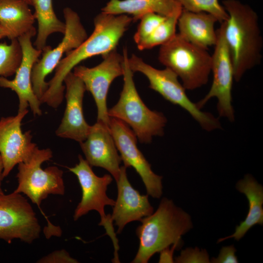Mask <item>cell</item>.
Wrapping results in <instances>:
<instances>
[{
  "label": "cell",
  "instance_id": "cell-1",
  "mask_svg": "<svg viewBox=\"0 0 263 263\" xmlns=\"http://www.w3.org/2000/svg\"><path fill=\"white\" fill-rule=\"evenodd\" d=\"M133 21L125 14L113 15L101 12L94 19L92 34L77 48L66 54L55 68L53 78L40 99L53 108L61 104L64 94L63 82L66 76L81 62L92 56H103L116 49L121 38Z\"/></svg>",
  "mask_w": 263,
  "mask_h": 263
},
{
  "label": "cell",
  "instance_id": "cell-2",
  "mask_svg": "<svg viewBox=\"0 0 263 263\" xmlns=\"http://www.w3.org/2000/svg\"><path fill=\"white\" fill-rule=\"evenodd\" d=\"M228 15L223 22L224 36L233 69L234 80L239 81L248 70L260 63L263 38L257 13L237 0H225Z\"/></svg>",
  "mask_w": 263,
  "mask_h": 263
},
{
  "label": "cell",
  "instance_id": "cell-3",
  "mask_svg": "<svg viewBox=\"0 0 263 263\" xmlns=\"http://www.w3.org/2000/svg\"><path fill=\"white\" fill-rule=\"evenodd\" d=\"M140 222L136 229L139 247L132 263H147L162 249L174 244H182V236L193 227L190 215L166 197L154 213Z\"/></svg>",
  "mask_w": 263,
  "mask_h": 263
},
{
  "label": "cell",
  "instance_id": "cell-4",
  "mask_svg": "<svg viewBox=\"0 0 263 263\" xmlns=\"http://www.w3.org/2000/svg\"><path fill=\"white\" fill-rule=\"evenodd\" d=\"M123 89L108 115L131 127L141 143H149L153 137L163 135L167 120L162 113L150 110L143 102L135 86L126 48H123Z\"/></svg>",
  "mask_w": 263,
  "mask_h": 263
},
{
  "label": "cell",
  "instance_id": "cell-5",
  "mask_svg": "<svg viewBox=\"0 0 263 263\" xmlns=\"http://www.w3.org/2000/svg\"><path fill=\"white\" fill-rule=\"evenodd\" d=\"M159 61L179 77L186 90L206 85L211 72V56L207 50L195 45L176 34L160 46Z\"/></svg>",
  "mask_w": 263,
  "mask_h": 263
},
{
  "label": "cell",
  "instance_id": "cell-6",
  "mask_svg": "<svg viewBox=\"0 0 263 263\" xmlns=\"http://www.w3.org/2000/svg\"><path fill=\"white\" fill-rule=\"evenodd\" d=\"M132 71L143 74L148 79L149 87L159 93L166 100L178 105L188 112L205 130L210 132L221 128L219 119L209 113L203 112L191 101L186 89L178 79V76L170 69H156L145 62L134 54L129 57Z\"/></svg>",
  "mask_w": 263,
  "mask_h": 263
},
{
  "label": "cell",
  "instance_id": "cell-7",
  "mask_svg": "<svg viewBox=\"0 0 263 263\" xmlns=\"http://www.w3.org/2000/svg\"><path fill=\"white\" fill-rule=\"evenodd\" d=\"M52 156L50 149L37 147L29 160L18 164V185L14 191L26 195L38 207L49 195H63L65 193L62 170L56 166L44 169L41 168L42 163Z\"/></svg>",
  "mask_w": 263,
  "mask_h": 263
},
{
  "label": "cell",
  "instance_id": "cell-8",
  "mask_svg": "<svg viewBox=\"0 0 263 263\" xmlns=\"http://www.w3.org/2000/svg\"><path fill=\"white\" fill-rule=\"evenodd\" d=\"M78 163L74 167L68 168L76 176L82 190L81 199L75 209L74 220H77L91 210L97 211L101 219L99 225L104 227L107 234L112 240L114 255H117L119 246L113 222L110 214L107 215L105 212L106 206L113 207L115 204L114 200L110 198L106 193L108 186L113 181L112 176L107 174L99 177L81 155H78Z\"/></svg>",
  "mask_w": 263,
  "mask_h": 263
},
{
  "label": "cell",
  "instance_id": "cell-9",
  "mask_svg": "<svg viewBox=\"0 0 263 263\" xmlns=\"http://www.w3.org/2000/svg\"><path fill=\"white\" fill-rule=\"evenodd\" d=\"M63 15L66 29L62 40L54 48L46 46L42 50L41 58L32 69V88L39 100L48 88V82L45 81L47 75L55 69L64 53L77 48L88 37L77 13L66 7L63 9Z\"/></svg>",
  "mask_w": 263,
  "mask_h": 263
},
{
  "label": "cell",
  "instance_id": "cell-10",
  "mask_svg": "<svg viewBox=\"0 0 263 263\" xmlns=\"http://www.w3.org/2000/svg\"><path fill=\"white\" fill-rule=\"evenodd\" d=\"M41 226L31 205L20 193L0 195V239L28 244L39 237Z\"/></svg>",
  "mask_w": 263,
  "mask_h": 263
},
{
  "label": "cell",
  "instance_id": "cell-11",
  "mask_svg": "<svg viewBox=\"0 0 263 263\" xmlns=\"http://www.w3.org/2000/svg\"><path fill=\"white\" fill-rule=\"evenodd\" d=\"M217 33V40L211 56L212 85L207 94L196 103L202 109L210 99L216 98L219 116L232 122L235 120L231 94L234 79L231 56L224 36L223 22L221 23Z\"/></svg>",
  "mask_w": 263,
  "mask_h": 263
},
{
  "label": "cell",
  "instance_id": "cell-12",
  "mask_svg": "<svg viewBox=\"0 0 263 263\" xmlns=\"http://www.w3.org/2000/svg\"><path fill=\"white\" fill-rule=\"evenodd\" d=\"M102 61L89 68L77 65L74 74L83 82L86 90L92 94L97 110V121L109 126L110 117L107 107V97L111 84L117 77L123 75V55L116 49L102 56Z\"/></svg>",
  "mask_w": 263,
  "mask_h": 263
},
{
  "label": "cell",
  "instance_id": "cell-13",
  "mask_svg": "<svg viewBox=\"0 0 263 263\" xmlns=\"http://www.w3.org/2000/svg\"><path fill=\"white\" fill-rule=\"evenodd\" d=\"M109 128L124 166L133 168L140 176L148 195L160 198L163 193L162 176L155 174L137 146L136 136L123 121L110 117Z\"/></svg>",
  "mask_w": 263,
  "mask_h": 263
},
{
  "label": "cell",
  "instance_id": "cell-14",
  "mask_svg": "<svg viewBox=\"0 0 263 263\" xmlns=\"http://www.w3.org/2000/svg\"><path fill=\"white\" fill-rule=\"evenodd\" d=\"M28 113L26 109L17 115L2 117L0 119V155L3 170L2 176H7L15 166L27 161L38 147L32 142L30 131L23 132L21 121Z\"/></svg>",
  "mask_w": 263,
  "mask_h": 263
},
{
  "label": "cell",
  "instance_id": "cell-15",
  "mask_svg": "<svg viewBox=\"0 0 263 263\" xmlns=\"http://www.w3.org/2000/svg\"><path fill=\"white\" fill-rule=\"evenodd\" d=\"M35 35L28 33L18 38L22 51L21 63L13 79L0 76V87L10 89L16 93L19 100L18 112L27 109L30 106L34 115L40 116L41 103L33 91L31 81L33 66L42 52L32 45L31 38Z\"/></svg>",
  "mask_w": 263,
  "mask_h": 263
},
{
  "label": "cell",
  "instance_id": "cell-16",
  "mask_svg": "<svg viewBox=\"0 0 263 263\" xmlns=\"http://www.w3.org/2000/svg\"><path fill=\"white\" fill-rule=\"evenodd\" d=\"M63 83L66 106L56 134L59 137L81 143L86 139L91 128L83 112V99L86 90L82 81L72 71L66 76Z\"/></svg>",
  "mask_w": 263,
  "mask_h": 263
},
{
  "label": "cell",
  "instance_id": "cell-17",
  "mask_svg": "<svg viewBox=\"0 0 263 263\" xmlns=\"http://www.w3.org/2000/svg\"><path fill=\"white\" fill-rule=\"evenodd\" d=\"M86 160L91 167L102 168L116 181L122 161L109 126L101 121L91 128L86 139L79 143Z\"/></svg>",
  "mask_w": 263,
  "mask_h": 263
},
{
  "label": "cell",
  "instance_id": "cell-18",
  "mask_svg": "<svg viewBox=\"0 0 263 263\" xmlns=\"http://www.w3.org/2000/svg\"><path fill=\"white\" fill-rule=\"evenodd\" d=\"M127 168L121 166L119 175L116 181L117 197L110 215L112 221L117 226V233H121L128 223L140 221L153 212L149 200V195L141 194L129 182Z\"/></svg>",
  "mask_w": 263,
  "mask_h": 263
},
{
  "label": "cell",
  "instance_id": "cell-19",
  "mask_svg": "<svg viewBox=\"0 0 263 263\" xmlns=\"http://www.w3.org/2000/svg\"><path fill=\"white\" fill-rule=\"evenodd\" d=\"M217 21L209 14L182 9L177 22L178 34L187 41L207 50L216 43L217 33L214 26Z\"/></svg>",
  "mask_w": 263,
  "mask_h": 263
},
{
  "label": "cell",
  "instance_id": "cell-20",
  "mask_svg": "<svg viewBox=\"0 0 263 263\" xmlns=\"http://www.w3.org/2000/svg\"><path fill=\"white\" fill-rule=\"evenodd\" d=\"M238 191L245 195L249 204V210L245 220L235 228L231 235L219 238L218 243L228 239L239 241L253 226L263 225V187L250 174H246L237 183Z\"/></svg>",
  "mask_w": 263,
  "mask_h": 263
},
{
  "label": "cell",
  "instance_id": "cell-21",
  "mask_svg": "<svg viewBox=\"0 0 263 263\" xmlns=\"http://www.w3.org/2000/svg\"><path fill=\"white\" fill-rule=\"evenodd\" d=\"M24 0H0V25L10 40L28 33L36 34L34 14Z\"/></svg>",
  "mask_w": 263,
  "mask_h": 263
},
{
  "label": "cell",
  "instance_id": "cell-22",
  "mask_svg": "<svg viewBox=\"0 0 263 263\" xmlns=\"http://www.w3.org/2000/svg\"><path fill=\"white\" fill-rule=\"evenodd\" d=\"M182 9L176 0H110L101 11L113 15H130L135 21L147 13L167 17Z\"/></svg>",
  "mask_w": 263,
  "mask_h": 263
},
{
  "label": "cell",
  "instance_id": "cell-23",
  "mask_svg": "<svg viewBox=\"0 0 263 263\" xmlns=\"http://www.w3.org/2000/svg\"><path fill=\"white\" fill-rule=\"evenodd\" d=\"M34 16L38 23L37 36L35 42L36 48L41 50L47 46L49 36L55 33L64 34L66 25L56 17L53 6L52 0H33Z\"/></svg>",
  "mask_w": 263,
  "mask_h": 263
},
{
  "label": "cell",
  "instance_id": "cell-24",
  "mask_svg": "<svg viewBox=\"0 0 263 263\" xmlns=\"http://www.w3.org/2000/svg\"><path fill=\"white\" fill-rule=\"evenodd\" d=\"M182 10L166 17L151 34L136 44L138 49H150L156 46H161L170 40L176 34V26Z\"/></svg>",
  "mask_w": 263,
  "mask_h": 263
},
{
  "label": "cell",
  "instance_id": "cell-25",
  "mask_svg": "<svg viewBox=\"0 0 263 263\" xmlns=\"http://www.w3.org/2000/svg\"><path fill=\"white\" fill-rule=\"evenodd\" d=\"M9 44L0 43V76L7 77L15 74L22 59V51L18 39Z\"/></svg>",
  "mask_w": 263,
  "mask_h": 263
},
{
  "label": "cell",
  "instance_id": "cell-26",
  "mask_svg": "<svg viewBox=\"0 0 263 263\" xmlns=\"http://www.w3.org/2000/svg\"><path fill=\"white\" fill-rule=\"evenodd\" d=\"M182 9L192 12H205L213 16L220 23L226 21L228 15L218 0H176Z\"/></svg>",
  "mask_w": 263,
  "mask_h": 263
},
{
  "label": "cell",
  "instance_id": "cell-27",
  "mask_svg": "<svg viewBox=\"0 0 263 263\" xmlns=\"http://www.w3.org/2000/svg\"><path fill=\"white\" fill-rule=\"evenodd\" d=\"M166 17L155 13H149L143 15L140 19V23L133 37L136 44H137L151 34Z\"/></svg>",
  "mask_w": 263,
  "mask_h": 263
},
{
  "label": "cell",
  "instance_id": "cell-28",
  "mask_svg": "<svg viewBox=\"0 0 263 263\" xmlns=\"http://www.w3.org/2000/svg\"><path fill=\"white\" fill-rule=\"evenodd\" d=\"M176 263H210L209 256L207 250L188 247L182 250L180 255L175 258Z\"/></svg>",
  "mask_w": 263,
  "mask_h": 263
},
{
  "label": "cell",
  "instance_id": "cell-29",
  "mask_svg": "<svg viewBox=\"0 0 263 263\" xmlns=\"http://www.w3.org/2000/svg\"><path fill=\"white\" fill-rule=\"evenodd\" d=\"M39 263H77V260L72 257L64 249L56 250L40 258Z\"/></svg>",
  "mask_w": 263,
  "mask_h": 263
},
{
  "label": "cell",
  "instance_id": "cell-30",
  "mask_svg": "<svg viewBox=\"0 0 263 263\" xmlns=\"http://www.w3.org/2000/svg\"><path fill=\"white\" fill-rule=\"evenodd\" d=\"M236 249L234 245L222 247L217 257H213L210 260L212 263H239L235 255Z\"/></svg>",
  "mask_w": 263,
  "mask_h": 263
},
{
  "label": "cell",
  "instance_id": "cell-31",
  "mask_svg": "<svg viewBox=\"0 0 263 263\" xmlns=\"http://www.w3.org/2000/svg\"><path fill=\"white\" fill-rule=\"evenodd\" d=\"M181 246V244H172L170 248V246H169L162 249L159 252L160 257L158 262L159 263H174L173 257L174 251Z\"/></svg>",
  "mask_w": 263,
  "mask_h": 263
},
{
  "label": "cell",
  "instance_id": "cell-32",
  "mask_svg": "<svg viewBox=\"0 0 263 263\" xmlns=\"http://www.w3.org/2000/svg\"><path fill=\"white\" fill-rule=\"evenodd\" d=\"M3 170V165L1 157L0 155V195L4 194L3 190L1 188V181L3 179L2 176V172Z\"/></svg>",
  "mask_w": 263,
  "mask_h": 263
},
{
  "label": "cell",
  "instance_id": "cell-33",
  "mask_svg": "<svg viewBox=\"0 0 263 263\" xmlns=\"http://www.w3.org/2000/svg\"><path fill=\"white\" fill-rule=\"evenodd\" d=\"M4 38H9L8 32L1 25H0V39Z\"/></svg>",
  "mask_w": 263,
  "mask_h": 263
},
{
  "label": "cell",
  "instance_id": "cell-34",
  "mask_svg": "<svg viewBox=\"0 0 263 263\" xmlns=\"http://www.w3.org/2000/svg\"><path fill=\"white\" fill-rule=\"evenodd\" d=\"M24 0L26 2H27L29 5L32 4L33 0Z\"/></svg>",
  "mask_w": 263,
  "mask_h": 263
}]
</instances>
